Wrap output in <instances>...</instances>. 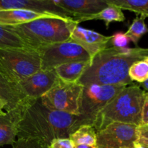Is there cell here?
<instances>
[{"label":"cell","mask_w":148,"mask_h":148,"mask_svg":"<svg viewBox=\"0 0 148 148\" xmlns=\"http://www.w3.org/2000/svg\"><path fill=\"white\" fill-rule=\"evenodd\" d=\"M17 138L32 139L49 146L56 138H69L77 116L53 111L40 99H27L18 107Z\"/></svg>","instance_id":"6da1fadb"},{"label":"cell","mask_w":148,"mask_h":148,"mask_svg":"<svg viewBox=\"0 0 148 148\" xmlns=\"http://www.w3.org/2000/svg\"><path fill=\"white\" fill-rule=\"evenodd\" d=\"M12 146V148H49V146L41 142L25 138H17Z\"/></svg>","instance_id":"cb8c5ba5"},{"label":"cell","mask_w":148,"mask_h":148,"mask_svg":"<svg viewBox=\"0 0 148 148\" xmlns=\"http://www.w3.org/2000/svg\"><path fill=\"white\" fill-rule=\"evenodd\" d=\"M145 99L148 101V92H146L145 94Z\"/></svg>","instance_id":"836d02e7"},{"label":"cell","mask_w":148,"mask_h":148,"mask_svg":"<svg viewBox=\"0 0 148 148\" xmlns=\"http://www.w3.org/2000/svg\"><path fill=\"white\" fill-rule=\"evenodd\" d=\"M72 20L62 17H45L7 27L26 46L38 50L42 46L69 40V24Z\"/></svg>","instance_id":"277c9868"},{"label":"cell","mask_w":148,"mask_h":148,"mask_svg":"<svg viewBox=\"0 0 148 148\" xmlns=\"http://www.w3.org/2000/svg\"><path fill=\"white\" fill-rule=\"evenodd\" d=\"M124 87L98 85L84 86L79 103V115L73 127V132L82 125L92 127L98 114Z\"/></svg>","instance_id":"8992f818"},{"label":"cell","mask_w":148,"mask_h":148,"mask_svg":"<svg viewBox=\"0 0 148 148\" xmlns=\"http://www.w3.org/2000/svg\"><path fill=\"white\" fill-rule=\"evenodd\" d=\"M2 113H3V112H2Z\"/></svg>","instance_id":"d590c367"},{"label":"cell","mask_w":148,"mask_h":148,"mask_svg":"<svg viewBox=\"0 0 148 148\" xmlns=\"http://www.w3.org/2000/svg\"><path fill=\"white\" fill-rule=\"evenodd\" d=\"M32 10L72 19L54 4L53 0H0V10Z\"/></svg>","instance_id":"4fadbf2b"},{"label":"cell","mask_w":148,"mask_h":148,"mask_svg":"<svg viewBox=\"0 0 148 148\" xmlns=\"http://www.w3.org/2000/svg\"><path fill=\"white\" fill-rule=\"evenodd\" d=\"M137 142L148 147V129L138 127V139Z\"/></svg>","instance_id":"4316f807"},{"label":"cell","mask_w":148,"mask_h":148,"mask_svg":"<svg viewBox=\"0 0 148 148\" xmlns=\"http://www.w3.org/2000/svg\"><path fill=\"white\" fill-rule=\"evenodd\" d=\"M129 77L132 82L143 83L148 79V66L144 60L134 62L129 69Z\"/></svg>","instance_id":"603a6c76"},{"label":"cell","mask_w":148,"mask_h":148,"mask_svg":"<svg viewBox=\"0 0 148 148\" xmlns=\"http://www.w3.org/2000/svg\"><path fill=\"white\" fill-rule=\"evenodd\" d=\"M6 108V104L4 101H2L1 100H0V113L4 112L3 110H5Z\"/></svg>","instance_id":"1f68e13d"},{"label":"cell","mask_w":148,"mask_h":148,"mask_svg":"<svg viewBox=\"0 0 148 148\" xmlns=\"http://www.w3.org/2000/svg\"><path fill=\"white\" fill-rule=\"evenodd\" d=\"M107 4L115 5L121 10L134 12L141 17H148V0H106Z\"/></svg>","instance_id":"ffe728a7"},{"label":"cell","mask_w":148,"mask_h":148,"mask_svg":"<svg viewBox=\"0 0 148 148\" xmlns=\"http://www.w3.org/2000/svg\"><path fill=\"white\" fill-rule=\"evenodd\" d=\"M27 98L20 92L17 84L12 83L0 75V100L6 104V112L18 107Z\"/></svg>","instance_id":"2e32d148"},{"label":"cell","mask_w":148,"mask_h":148,"mask_svg":"<svg viewBox=\"0 0 148 148\" xmlns=\"http://www.w3.org/2000/svg\"><path fill=\"white\" fill-rule=\"evenodd\" d=\"M103 20L106 23V26L108 28L110 23L112 22H123L125 20L123 10L119 7L112 4H108L106 7L99 12L98 13L92 15L88 16L82 19L81 22L88 20Z\"/></svg>","instance_id":"ac0fdd59"},{"label":"cell","mask_w":148,"mask_h":148,"mask_svg":"<svg viewBox=\"0 0 148 148\" xmlns=\"http://www.w3.org/2000/svg\"><path fill=\"white\" fill-rule=\"evenodd\" d=\"M145 18L141 16H137L132 23L130 25L125 35L129 38L130 41H132L136 46L138 44L139 40L145 33H148V27L145 22Z\"/></svg>","instance_id":"44dd1931"},{"label":"cell","mask_w":148,"mask_h":148,"mask_svg":"<svg viewBox=\"0 0 148 148\" xmlns=\"http://www.w3.org/2000/svg\"><path fill=\"white\" fill-rule=\"evenodd\" d=\"M83 88L79 82H64L58 78L54 85L40 98V101L51 110L78 116Z\"/></svg>","instance_id":"52a82bcc"},{"label":"cell","mask_w":148,"mask_h":148,"mask_svg":"<svg viewBox=\"0 0 148 148\" xmlns=\"http://www.w3.org/2000/svg\"><path fill=\"white\" fill-rule=\"evenodd\" d=\"M89 63L90 61L69 62L57 66L53 70L61 80L67 82H78Z\"/></svg>","instance_id":"e0dca14e"},{"label":"cell","mask_w":148,"mask_h":148,"mask_svg":"<svg viewBox=\"0 0 148 148\" xmlns=\"http://www.w3.org/2000/svg\"><path fill=\"white\" fill-rule=\"evenodd\" d=\"M143 60H144L145 62L146 63H147V66H148V56H147V57L145 58V59H143Z\"/></svg>","instance_id":"d6a6232c"},{"label":"cell","mask_w":148,"mask_h":148,"mask_svg":"<svg viewBox=\"0 0 148 148\" xmlns=\"http://www.w3.org/2000/svg\"><path fill=\"white\" fill-rule=\"evenodd\" d=\"M96 131L90 125H82L75 130L69 138L75 145L96 146Z\"/></svg>","instance_id":"d6986e66"},{"label":"cell","mask_w":148,"mask_h":148,"mask_svg":"<svg viewBox=\"0 0 148 148\" xmlns=\"http://www.w3.org/2000/svg\"><path fill=\"white\" fill-rule=\"evenodd\" d=\"M143 127H145V128H146V129H148V124L146 126H143Z\"/></svg>","instance_id":"e575fe53"},{"label":"cell","mask_w":148,"mask_h":148,"mask_svg":"<svg viewBox=\"0 0 148 148\" xmlns=\"http://www.w3.org/2000/svg\"><path fill=\"white\" fill-rule=\"evenodd\" d=\"M148 124V101L145 99V101L143 105V111H142L141 125L140 127L146 126Z\"/></svg>","instance_id":"83f0119b"},{"label":"cell","mask_w":148,"mask_h":148,"mask_svg":"<svg viewBox=\"0 0 148 148\" xmlns=\"http://www.w3.org/2000/svg\"><path fill=\"white\" fill-rule=\"evenodd\" d=\"M75 144L69 138H56L51 142L49 148H74Z\"/></svg>","instance_id":"484cf974"},{"label":"cell","mask_w":148,"mask_h":148,"mask_svg":"<svg viewBox=\"0 0 148 148\" xmlns=\"http://www.w3.org/2000/svg\"><path fill=\"white\" fill-rule=\"evenodd\" d=\"M53 17H61V16L48 14V13L38 12L36 11L27 10H0V25H19L30 23L38 19Z\"/></svg>","instance_id":"5bb4252c"},{"label":"cell","mask_w":148,"mask_h":148,"mask_svg":"<svg viewBox=\"0 0 148 148\" xmlns=\"http://www.w3.org/2000/svg\"><path fill=\"white\" fill-rule=\"evenodd\" d=\"M140 88H143V89L145 90V91H147V92H148V79L146 81H145L143 83H140V85H139Z\"/></svg>","instance_id":"4dcf8cb0"},{"label":"cell","mask_w":148,"mask_h":148,"mask_svg":"<svg viewBox=\"0 0 148 148\" xmlns=\"http://www.w3.org/2000/svg\"><path fill=\"white\" fill-rule=\"evenodd\" d=\"M69 40L79 45L89 54L90 60L103 50L109 46L111 36H106L99 33L84 28L72 20L69 24Z\"/></svg>","instance_id":"30bf717a"},{"label":"cell","mask_w":148,"mask_h":148,"mask_svg":"<svg viewBox=\"0 0 148 148\" xmlns=\"http://www.w3.org/2000/svg\"><path fill=\"white\" fill-rule=\"evenodd\" d=\"M138 139V127L133 124L115 122L97 132L98 148H126Z\"/></svg>","instance_id":"9c48e42d"},{"label":"cell","mask_w":148,"mask_h":148,"mask_svg":"<svg viewBox=\"0 0 148 148\" xmlns=\"http://www.w3.org/2000/svg\"><path fill=\"white\" fill-rule=\"evenodd\" d=\"M40 70L38 50L31 48H0V75L17 84Z\"/></svg>","instance_id":"5b68a950"},{"label":"cell","mask_w":148,"mask_h":148,"mask_svg":"<svg viewBox=\"0 0 148 148\" xmlns=\"http://www.w3.org/2000/svg\"><path fill=\"white\" fill-rule=\"evenodd\" d=\"M53 2L78 23L108 6L106 0H53Z\"/></svg>","instance_id":"7c38bea8"},{"label":"cell","mask_w":148,"mask_h":148,"mask_svg":"<svg viewBox=\"0 0 148 148\" xmlns=\"http://www.w3.org/2000/svg\"><path fill=\"white\" fill-rule=\"evenodd\" d=\"M130 41V39L126 36L125 33L122 32H118L111 36L110 43L115 48L124 49L127 48Z\"/></svg>","instance_id":"d4e9b609"},{"label":"cell","mask_w":148,"mask_h":148,"mask_svg":"<svg viewBox=\"0 0 148 148\" xmlns=\"http://www.w3.org/2000/svg\"><path fill=\"white\" fill-rule=\"evenodd\" d=\"M147 56L148 49L108 46L90 61L78 82L83 86L132 85V82L129 77L130 66Z\"/></svg>","instance_id":"7a4b0ae2"},{"label":"cell","mask_w":148,"mask_h":148,"mask_svg":"<svg viewBox=\"0 0 148 148\" xmlns=\"http://www.w3.org/2000/svg\"><path fill=\"white\" fill-rule=\"evenodd\" d=\"M145 94L137 85L124 87L97 116L92 125L96 132L115 122L140 127Z\"/></svg>","instance_id":"3957f363"},{"label":"cell","mask_w":148,"mask_h":148,"mask_svg":"<svg viewBox=\"0 0 148 148\" xmlns=\"http://www.w3.org/2000/svg\"><path fill=\"white\" fill-rule=\"evenodd\" d=\"M18 118L17 108L0 113V147L14 144L17 137Z\"/></svg>","instance_id":"9a60e30c"},{"label":"cell","mask_w":148,"mask_h":148,"mask_svg":"<svg viewBox=\"0 0 148 148\" xmlns=\"http://www.w3.org/2000/svg\"><path fill=\"white\" fill-rule=\"evenodd\" d=\"M40 70H53L64 64L73 62H89V54L77 43L68 40L42 46L38 49Z\"/></svg>","instance_id":"ba28073f"},{"label":"cell","mask_w":148,"mask_h":148,"mask_svg":"<svg viewBox=\"0 0 148 148\" xmlns=\"http://www.w3.org/2000/svg\"><path fill=\"white\" fill-rule=\"evenodd\" d=\"M74 148H98L97 146H90L85 145H75Z\"/></svg>","instance_id":"f546056e"},{"label":"cell","mask_w":148,"mask_h":148,"mask_svg":"<svg viewBox=\"0 0 148 148\" xmlns=\"http://www.w3.org/2000/svg\"><path fill=\"white\" fill-rule=\"evenodd\" d=\"M126 148H148L147 146L144 145H142L140 143H139L138 142H135L132 145L128 147H126Z\"/></svg>","instance_id":"f1b7e54d"},{"label":"cell","mask_w":148,"mask_h":148,"mask_svg":"<svg viewBox=\"0 0 148 148\" xmlns=\"http://www.w3.org/2000/svg\"><path fill=\"white\" fill-rule=\"evenodd\" d=\"M58 77L54 70H40L17 84L20 92L26 98L40 99L54 85Z\"/></svg>","instance_id":"8fae6325"},{"label":"cell","mask_w":148,"mask_h":148,"mask_svg":"<svg viewBox=\"0 0 148 148\" xmlns=\"http://www.w3.org/2000/svg\"><path fill=\"white\" fill-rule=\"evenodd\" d=\"M0 48H30L7 26L0 25Z\"/></svg>","instance_id":"7402d4cb"}]
</instances>
